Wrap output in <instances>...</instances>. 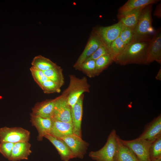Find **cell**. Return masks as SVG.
<instances>
[{
	"instance_id": "obj_1",
	"label": "cell",
	"mask_w": 161,
	"mask_h": 161,
	"mask_svg": "<svg viewBox=\"0 0 161 161\" xmlns=\"http://www.w3.org/2000/svg\"><path fill=\"white\" fill-rule=\"evenodd\" d=\"M150 41H133L126 45L123 52L114 61L122 65L145 64Z\"/></svg>"
},
{
	"instance_id": "obj_2",
	"label": "cell",
	"mask_w": 161,
	"mask_h": 161,
	"mask_svg": "<svg viewBox=\"0 0 161 161\" xmlns=\"http://www.w3.org/2000/svg\"><path fill=\"white\" fill-rule=\"evenodd\" d=\"M146 6L143 9L138 22L133 29V41H148L155 32L152 26V5Z\"/></svg>"
},
{
	"instance_id": "obj_3",
	"label": "cell",
	"mask_w": 161,
	"mask_h": 161,
	"mask_svg": "<svg viewBox=\"0 0 161 161\" xmlns=\"http://www.w3.org/2000/svg\"><path fill=\"white\" fill-rule=\"evenodd\" d=\"M118 136L116 130L112 129L104 146L98 150L90 152L89 157L96 161H115L118 148Z\"/></svg>"
},
{
	"instance_id": "obj_4",
	"label": "cell",
	"mask_w": 161,
	"mask_h": 161,
	"mask_svg": "<svg viewBox=\"0 0 161 161\" xmlns=\"http://www.w3.org/2000/svg\"><path fill=\"white\" fill-rule=\"evenodd\" d=\"M70 79L69 86L64 94L67 96V103L71 108L83 93L89 91V87L85 78L79 79L71 75Z\"/></svg>"
},
{
	"instance_id": "obj_5",
	"label": "cell",
	"mask_w": 161,
	"mask_h": 161,
	"mask_svg": "<svg viewBox=\"0 0 161 161\" xmlns=\"http://www.w3.org/2000/svg\"><path fill=\"white\" fill-rule=\"evenodd\" d=\"M30 137V132L21 127L5 126L0 129V142L15 143L28 142Z\"/></svg>"
},
{
	"instance_id": "obj_6",
	"label": "cell",
	"mask_w": 161,
	"mask_h": 161,
	"mask_svg": "<svg viewBox=\"0 0 161 161\" xmlns=\"http://www.w3.org/2000/svg\"><path fill=\"white\" fill-rule=\"evenodd\" d=\"M121 141L134 154L139 161H151L149 148L151 141L139 139Z\"/></svg>"
},
{
	"instance_id": "obj_7",
	"label": "cell",
	"mask_w": 161,
	"mask_h": 161,
	"mask_svg": "<svg viewBox=\"0 0 161 161\" xmlns=\"http://www.w3.org/2000/svg\"><path fill=\"white\" fill-rule=\"evenodd\" d=\"M55 100L52 118L64 122L72 123L71 108L67 103V96L63 94Z\"/></svg>"
},
{
	"instance_id": "obj_8",
	"label": "cell",
	"mask_w": 161,
	"mask_h": 161,
	"mask_svg": "<svg viewBox=\"0 0 161 161\" xmlns=\"http://www.w3.org/2000/svg\"><path fill=\"white\" fill-rule=\"evenodd\" d=\"M123 27L122 24L118 22L109 26L100 27L95 34L109 49L111 44L119 36Z\"/></svg>"
},
{
	"instance_id": "obj_9",
	"label": "cell",
	"mask_w": 161,
	"mask_h": 161,
	"mask_svg": "<svg viewBox=\"0 0 161 161\" xmlns=\"http://www.w3.org/2000/svg\"><path fill=\"white\" fill-rule=\"evenodd\" d=\"M60 138L68 145L75 158H83L89 145L88 143L74 134Z\"/></svg>"
},
{
	"instance_id": "obj_10",
	"label": "cell",
	"mask_w": 161,
	"mask_h": 161,
	"mask_svg": "<svg viewBox=\"0 0 161 161\" xmlns=\"http://www.w3.org/2000/svg\"><path fill=\"white\" fill-rule=\"evenodd\" d=\"M156 61L161 63V32L160 30L155 32L149 42L145 64Z\"/></svg>"
},
{
	"instance_id": "obj_11",
	"label": "cell",
	"mask_w": 161,
	"mask_h": 161,
	"mask_svg": "<svg viewBox=\"0 0 161 161\" xmlns=\"http://www.w3.org/2000/svg\"><path fill=\"white\" fill-rule=\"evenodd\" d=\"M83 97L84 95L83 94L71 108L73 133L75 134L80 137H81V124L83 113Z\"/></svg>"
},
{
	"instance_id": "obj_12",
	"label": "cell",
	"mask_w": 161,
	"mask_h": 161,
	"mask_svg": "<svg viewBox=\"0 0 161 161\" xmlns=\"http://www.w3.org/2000/svg\"><path fill=\"white\" fill-rule=\"evenodd\" d=\"M30 122L38 132L37 140L41 141L44 136L49 134L52 125V120L50 118H43L30 114Z\"/></svg>"
},
{
	"instance_id": "obj_13",
	"label": "cell",
	"mask_w": 161,
	"mask_h": 161,
	"mask_svg": "<svg viewBox=\"0 0 161 161\" xmlns=\"http://www.w3.org/2000/svg\"><path fill=\"white\" fill-rule=\"evenodd\" d=\"M161 135V115H159L148 123L138 138L152 141Z\"/></svg>"
},
{
	"instance_id": "obj_14",
	"label": "cell",
	"mask_w": 161,
	"mask_h": 161,
	"mask_svg": "<svg viewBox=\"0 0 161 161\" xmlns=\"http://www.w3.org/2000/svg\"><path fill=\"white\" fill-rule=\"evenodd\" d=\"M44 137L48 139L55 148L61 160L69 161L70 159L75 158L69 147L62 139L49 134L46 135Z\"/></svg>"
},
{
	"instance_id": "obj_15",
	"label": "cell",
	"mask_w": 161,
	"mask_h": 161,
	"mask_svg": "<svg viewBox=\"0 0 161 161\" xmlns=\"http://www.w3.org/2000/svg\"><path fill=\"white\" fill-rule=\"evenodd\" d=\"M55 99L36 103L32 109L31 114L43 118H52L55 104Z\"/></svg>"
},
{
	"instance_id": "obj_16",
	"label": "cell",
	"mask_w": 161,
	"mask_h": 161,
	"mask_svg": "<svg viewBox=\"0 0 161 161\" xmlns=\"http://www.w3.org/2000/svg\"><path fill=\"white\" fill-rule=\"evenodd\" d=\"M31 147V145L28 142L14 143L9 160L18 161L27 160L28 157L32 152L30 150Z\"/></svg>"
},
{
	"instance_id": "obj_17",
	"label": "cell",
	"mask_w": 161,
	"mask_h": 161,
	"mask_svg": "<svg viewBox=\"0 0 161 161\" xmlns=\"http://www.w3.org/2000/svg\"><path fill=\"white\" fill-rule=\"evenodd\" d=\"M52 125L49 134L61 138L73 134L72 123L66 122L52 118Z\"/></svg>"
},
{
	"instance_id": "obj_18",
	"label": "cell",
	"mask_w": 161,
	"mask_h": 161,
	"mask_svg": "<svg viewBox=\"0 0 161 161\" xmlns=\"http://www.w3.org/2000/svg\"><path fill=\"white\" fill-rule=\"evenodd\" d=\"M99 38L95 34L90 38L84 49L74 66L77 69L91 56L102 44Z\"/></svg>"
},
{
	"instance_id": "obj_19",
	"label": "cell",
	"mask_w": 161,
	"mask_h": 161,
	"mask_svg": "<svg viewBox=\"0 0 161 161\" xmlns=\"http://www.w3.org/2000/svg\"><path fill=\"white\" fill-rule=\"evenodd\" d=\"M157 0H129L119 9L118 14H123L157 3Z\"/></svg>"
},
{
	"instance_id": "obj_20",
	"label": "cell",
	"mask_w": 161,
	"mask_h": 161,
	"mask_svg": "<svg viewBox=\"0 0 161 161\" xmlns=\"http://www.w3.org/2000/svg\"><path fill=\"white\" fill-rule=\"evenodd\" d=\"M144 7L124 14H118L117 16L118 22L125 27L134 29L138 22L142 10Z\"/></svg>"
},
{
	"instance_id": "obj_21",
	"label": "cell",
	"mask_w": 161,
	"mask_h": 161,
	"mask_svg": "<svg viewBox=\"0 0 161 161\" xmlns=\"http://www.w3.org/2000/svg\"><path fill=\"white\" fill-rule=\"evenodd\" d=\"M118 137V148L115 161H139L134 153Z\"/></svg>"
},
{
	"instance_id": "obj_22",
	"label": "cell",
	"mask_w": 161,
	"mask_h": 161,
	"mask_svg": "<svg viewBox=\"0 0 161 161\" xmlns=\"http://www.w3.org/2000/svg\"><path fill=\"white\" fill-rule=\"evenodd\" d=\"M48 79L57 84L60 88L64 83V79L61 69L59 66H56L43 71Z\"/></svg>"
},
{
	"instance_id": "obj_23",
	"label": "cell",
	"mask_w": 161,
	"mask_h": 161,
	"mask_svg": "<svg viewBox=\"0 0 161 161\" xmlns=\"http://www.w3.org/2000/svg\"><path fill=\"white\" fill-rule=\"evenodd\" d=\"M32 66L43 71L53 68L57 65L50 59L41 55L35 56L31 62Z\"/></svg>"
},
{
	"instance_id": "obj_24",
	"label": "cell",
	"mask_w": 161,
	"mask_h": 161,
	"mask_svg": "<svg viewBox=\"0 0 161 161\" xmlns=\"http://www.w3.org/2000/svg\"><path fill=\"white\" fill-rule=\"evenodd\" d=\"M149 153L151 161L161 158V135L151 141Z\"/></svg>"
},
{
	"instance_id": "obj_25",
	"label": "cell",
	"mask_w": 161,
	"mask_h": 161,
	"mask_svg": "<svg viewBox=\"0 0 161 161\" xmlns=\"http://www.w3.org/2000/svg\"><path fill=\"white\" fill-rule=\"evenodd\" d=\"M126 46L119 36L111 44L109 48V52L114 61L123 52Z\"/></svg>"
},
{
	"instance_id": "obj_26",
	"label": "cell",
	"mask_w": 161,
	"mask_h": 161,
	"mask_svg": "<svg viewBox=\"0 0 161 161\" xmlns=\"http://www.w3.org/2000/svg\"><path fill=\"white\" fill-rule=\"evenodd\" d=\"M114 61L110 54L102 56L95 60L96 75H98Z\"/></svg>"
},
{
	"instance_id": "obj_27",
	"label": "cell",
	"mask_w": 161,
	"mask_h": 161,
	"mask_svg": "<svg viewBox=\"0 0 161 161\" xmlns=\"http://www.w3.org/2000/svg\"><path fill=\"white\" fill-rule=\"evenodd\" d=\"M77 69L82 71L89 77L96 76L95 60H90L85 61Z\"/></svg>"
},
{
	"instance_id": "obj_28",
	"label": "cell",
	"mask_w": 161,
	"mask_h": 161,
	"mask_svg": "<svg viewBox=\"0 0 161 161\" xmlns=\"http://www.w3.org/2000/svg\"><path fill=\"white\" fill-rule=\"evenodd\" d=\"M39 86L44 93L46 94L59 93L61 91V88L55 83L49 80L42 83Z\"/></svg>"
},
{
	"instance_id": "obj_29",
	"label": "cell",
	"mask_w": 161,
	"mask_h": 161,
	"mask_svg": "<svg viewBox=\"0 0 161 161\" xmlns=\"http://www.w3.org/2000/svg\"><path fill=\"white\" fill-rule=\"evenodd\" d=\"M133 35V29L123 26L119 37L122 42L127 45L132 41Z\"/></svg>"
},
{
	"instance_id": "obj_30",
	"label": "cell",
	"mask_w": 161,
	"mask_h": 161,
	"mask_svg": "<svg viewBox=\"0 0 161 161\" xmlns=\"http://www.w3.org/2000/svg\"><path fill=\"white\" fill-rule=\"evenodd\" d=\"M30 70L35 82L39 86L42 83L49 80L43 72L31 66Z\"/></svg>"
},
{
	"instance_id": "obj_31",
	"label": "cell",
	"mask_w": 161,
	"mask_h": 161,
	"mask_svg": "<svg viewBox=\"0 0 161 161\" xmlns=\"http://www.w3.org/2000/svg\"><path fill=\"white\" fill-rule=\"evenodd\" d=\"M107 54H110L109 49L106 46L102 44L85 61L90 60H95L100 57Z\"/></svg>"
},
{
	"instance_id": "obj_32",
	"label": "cell",
	"mask_w": 161,
	"mask_h": 161,
	"mask_svg": "<svg viewBox=\"0 0 161 161\" xmlns=\"http://www.w3.org/2000/svg\"><path fill=\"white\" fill-rule=\"evenodd\" d=\"M14 143L8 142H0V153L8 160Z\"/></svg>"
},
{
	"instance_id": "obj_33",
	"label": "cell",
	"mask_w": 161,
	"mask_h": 161,
	"mask_svg": "<svg viewBox=\"0 0 161 161\" xmlns=\"http://www.w3.org/2000/svg\"><path fill=\"white\" fill-rule=\"evenodd\" d=\"M161 2L157 6L154 12V16L160 19L161 17Z\"/></svg>"
},
{
	"instance_id": "obj_34",
	"label": "cell",
	"mask_w": 161,
	"mask_h": 161,
	"mask_svg": "<svg viewBox=\"0 0 161 161\" xmlns=\"http://www.w3.org/2000/svg\"><path fill=\"white\" fill-rule=\"evenodd\" d=\"M156 78L157 80H161V69L160 68L159 70L157 76L156 77Z\"/></svg>"
},
{
	"instance_id": "obj_35",
	"label": "cell",
	"mask_w": 161,
	"mask_h": 161,
	"mask_svg": "<svg viewBox=\"0 0 161 161\" xmlns=\"http://www.w3.org/2000/svg\"><path fill=\"white\" fill-rule=\"evenodd\" d=\"M153 161H161V158Z\"/></svg>"
}]
</instances>
